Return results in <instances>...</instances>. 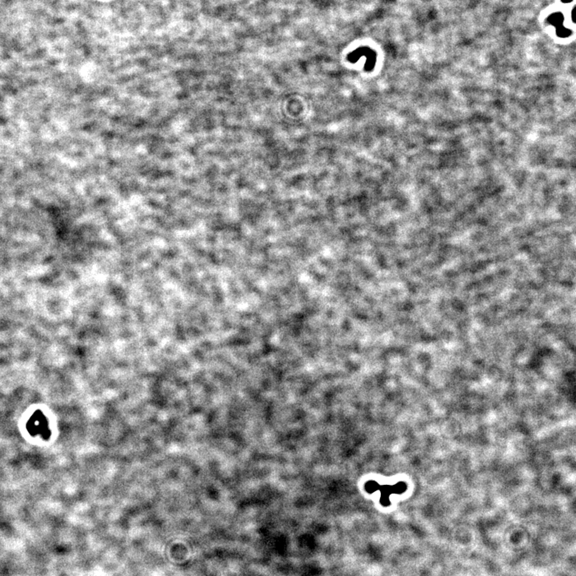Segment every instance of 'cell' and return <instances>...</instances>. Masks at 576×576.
<instances>
[{
    "label": "cell",
    "mask_w": 576,
    "mask_h": 576,
    "mask_svg": "<svg viewBox=\"0 0 576 576\" xmlns=\"http://www.w3.org/2000/svg\"><path fill=\"white\" fill-rule=\"evenodd\" d=\"M28 429L33 435L40 434L43 439H48L50 435L48 421L42 413H35L28 422Z\"/></svg>",
    "instance_id": "cell-1"
}]
</instances>
